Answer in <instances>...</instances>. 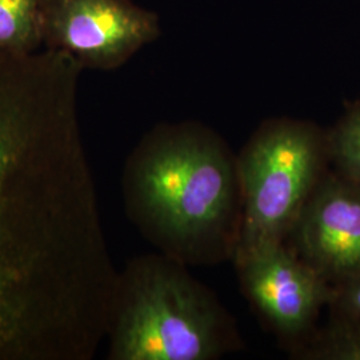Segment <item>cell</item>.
<instances>
[{
    "label": "cell",
    "instance_id": "6da1fadb",
    "mask_svg": "<svg viewBox=\"0 0 360 360\" xmlns=\"http://www.w3.org/2000/svg\"><path fill=\"white\" fill-rule=\"evenodd\" d=\"M82 65L0 51V360H90L116 272L82 138Z\"/></svg>",
    "mask_w": 360,
    "mask_h": 360
},
{
    "label": "cell",
    "instance_id": "7a4b0ae2",
    "mask_svg": "<svg viewBox=\"0 0 360 360\" xmlns=\"http://www.w3.org/2000/svg\"><path fill=\"white\" fill-rule=\"evenodd\" d=\"M129 220L180 263L235 254L242 219L238 158L195 122L150 129L129 154L123 179Z\"/></svg>",
    "mask_w": 360,
    "mask_h": 360
},
{
    "label": "cell",
    "instance_id": "3957f363",
    "mask_svg": "<svg viewBox=\"0 0 360 360\" xmlns=\"http://www.w3.org/2000/svg\"><path fill=\"white\" fill-rule=\"evenodd\" d=\"M105 338L111 360L217 359L238 346L214 296L162 252L116 274Z\"/></svg>",
    "mask_w": 360,
    "mask_h": 360
},
{
    "label": "cell",
    "instance_id": "277c9868",
    "mask_svg": "<svg viewBox=\"0 0 360 360\" xmlns=\"http://www.w3.org/2000/svg\"><path fill=\"white\" fill-rule=\"evenodd\" d=\"M327 132L296 119L266 120L238 156L242 219L235 257L283 243L324 176Z\"/></svg>",
    "mask_w": 360,
    "mask_h": 360
},
{
    "label": "cell",
    "instance_id": "5b68a950",
    "mask_svg": "<svg viewBox=\"0 0 360 360\" xmlns=\"http://www.w3.org/2000/svg\"><path fill=\"white\" fill-rule=\"evenodd\" d=\"M160 34L159 15L132 0H43V47L83 70H116Z\"/></svg>",
    "mask_w": 360,
    "mask_h": 360
},
{
    "label": "cell",
    "instance_id": "8992f818",
    "mask_svg": "<svg viewBox=\"0 0 360 360\" xmlns=\"http://www.w3.org/2000/svg\"><path fill=\"white\" fill-rule=\"evenodd\" d=\"M235 259L245 295L284 338L306 334L323 306L334 302V284L284 242L239 254Z\"/></svg>",
    "mask_w": 360,
    "mask_h": 360
},
{
    "label": "cell",
    "instance_id": "52a82bcc",
    "mask_svg": "<svg viewBox=\"0 0 360 360\" xmlns=\"http://www.w3.org/2000/svg\"><path fill=\"white\" fill-rule=\"evenodd\" d=\"M291 233L297 255L330 283L359 276V184L326 172Z\"/></svg>",
    "mask_w": 360,
    "mask_h": 360
},
{
    "label": "cell",
    "instance_id": "ba28073f",
    "mask_svg": "<svg viewBox=\"0 0 360 360\" xmlns=\"http://www.w3.org/2000/svg\"><path fill=\"white\" fill-rule=\"evenodd\" d=\"M43 0H0V51L31 53L43 47Z\"/></svg>",
    "mask_w": 360,
    "mask_h": 360
},
{
    "label": "cell",
    "instance_id": "9c48e42d",
    "mask_svg": "<svg viewBox=\"0 0 360 360\" xmlns=\"http://www.w3.org/2000/svg\"><path fill=\"white\" fill-rule=\"evenodd\" d=\"M328 155L338 171L360 186V101L348 103L334 129L327 132Z\"/></svg>",
    "mask_w": 360,
    "mask_h": 360
},
{
    "label": "cell",
    "instance_id": "30bf717a",
    "mask_svg": "<svg viewBox=\"0 0 360 360\" xmlns=\"http://www.w3.org/2000/svg\"><path fill=\"white\" fill-rule=\"evenodd\" d=\"M334 321L307 352L309 359L360 360V321L336 311Z\"/></svg>",
    "mask_w": 360,
    "mask_h": 360
},
{
    "label": "cell",
    "instance_id": "8fae6325",
    "mask_svg": "<svg viewBox=\"0 0 360 360\" xmlns=\"http://www.w3.org/2000/svg\"><path fill=\"white\" fill-rule=\"evenodd\" d=\"M335 299L331 303L336 311L360 321V275L335 284Z\"/></svg>",
    "mask_w": 360,
    "mask_h": 360
}]
</instances>
